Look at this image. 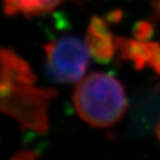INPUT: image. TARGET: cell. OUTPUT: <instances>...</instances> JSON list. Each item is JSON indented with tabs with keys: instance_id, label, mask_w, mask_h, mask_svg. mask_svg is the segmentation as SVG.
<instances>
[{
	"instance_id": "cell-10",
	"label": "cell",
	"mask_w": 160,
	"mask_h": 160,
	"mask_svg": "<svg viewBox=\"0 0 160 160\" xmlns=\"http://www.w3.org/2000/svg\"><path fill=\"white\" fill-rule=\"evenodd\" d=\"M38 158V153L33 150H19L12 155V160H31Z\"/></svg>"
},
{
	"instance_id": "cell-11",
	"label": "cell",
	"mask_w": 160,
	"mask_h": 160,
	"mask_svg": "<svg viewBox=\"0 0 160 160\" xmlns=\"http://www.w3.org/2000/svg\"><path fill=\"white\" fill-rule=\"evenodd\" d=\"M121 18H122V12L120 10H113V11H111V12H109L106 16V19H107L108 22H112V23L120 21Z\"/></svg>"
},
{
	"instance_id": "cell-7",
	"label": "cell",
	"mask_w": 160,
	"mask_h": 160,
	"mask_svg": "<svg viewBox=\"0 0 160 160\" xmlns=\"http://www.w3.org/2000/svg\"><path fill=\"white\" fill-rule=\"evenodd\" d=\"M88 31H90L93 35L101 37L103 39L113 40L115 37L112 36L111 31L108 26V21L106 18H101L99 16H92L90 19L89 26H88Z\"/></svg>"
},
{
	"instance_id": "cell-5",
	"label": "cell",
	"mask_w": 160,
	"mask_h": 160,
	"mask_svg": "<svg viewBox=\"0 0 160 160\" xmlns=\"http://www.w3.org/2000/svg\"><path fill=\"white\" fill-rule=\"evenodd\" d=\"M139 120L143 128L157 125L160 120V81L143 98L139 108Z\"/></svg>"
},
{
	"instance_id": "cell-9",
	"label": "cell",
	"mask_w": 160,
	"mask_h": 160,
	"mask_svg": "<svg viewBox=\"0 0 160 160\" xmlns=\"http://www.w3.org/2000/svg\"><path fill=\"white\" fill-rule=\"evenodd\" d=\"M149 66L160 76V45L157 42H153Z\"/></svg>"
},
{
	"instance_id": "cell-3",
	"label": "cell",
	"mask_w": 160,
	"mask_h": 160,
	"mask_svg": "<svg viewBox=\"0 0 160 160\" xmlns=\"http://www.w3.org/2000/svg\"><path fill=\"white\" fill-rule=\"evenodd\" d=\"M116 49L120 58L131 62L137 70L145 69L150 65V58L153 42L141 40L127 39L122 37H115Z\"/></svg>"
},
{
	"instance_id": "cell-4",
	"label": "cell",
	"mask_w": 160,
	"mask_h": 160,
	"mask_svg": "<svg viewBox=\"0 0 160 160\" xmlns=\"http://www.w3.org/2000/svg\"><path fill=\"white\" fill-rule=\"evenodd\" d=\"M66 1L82 2L86 0H2V5L7 16L21 15L31 18L51 12Z\"/></svg>"
},
{
	"instance_id": "cell-6",
	"label": "cell",
	"mask_w": 160,
	"mask_h": 160,
	"mask_svg": "<svg viewBox=\"0 0 160 160\" xmlns=\"http://www.w3.org/2000/svg\"><path fill=\"white\" fill-rule=\"evenodd\" d=\"M85 42L88 51H89V55L98 62H109L110 60L113 58L115 53L117 52L115 39H103V38L98 37V36L91 33L88 30L86 32Z\"/></svg>"
},
{
	"instance_id": "cell-8",
	"label": "cell",
	"mask_w": 160,
	"mask_h": 160,
	"mask_svg": "<svg viewBox=\"0 0 160 160\" xmlns=\"http://www.w3.org/2000/svg\"><path fill=\"white\" fill-rule=\"evenodd\" d=\"M153 33V27L149 21L141 20L137 22L133 27V37L137 40L148 41Z\"/></svg>"
},
{
	"instance_id": "cell-13",
	"label": "cell",
	"mask_w": 160,
	"mask_h": 160,
	"mask_svg": "<svg viewBox=\"0 0 160 160\" xmlns=\"http://www.w3.org/2000/svg\"><path fill=\"white\" fill-rule=\"evenodd\" d=\"M156 135H157V138L160 142V120L158 121L157 125H156Z\"/></svg>"
},
{
	"instance_id": "cell-1",
	"label": "cell",
	"mask_w": 160,
	"mask_h": 160,
	"mask_svg": "<svg viewBox=\"0 0 160 160\" xmlns=\"http://www.w3.org/2000/svg\"><path fill=\"white\" fill-rule=\"evenodd\" d=\"M72 101L79 117L96 128L112 127L128 109L125 87L107 72H91L81 78L76 85Z\"/></svg>"
},
{
	"instance_id": "cell-2",
	"label": "cell",
	"mask_w": 160,
	"mask_h": 160,
	"mask_svg": "<svg viewBox=\"0 0 160 160\" xmlns=\"http://www.w3.org/2000/svg\"><path fill=\"white\" fill-rule=\"evenodd\" d=\"M43 52L46 72L55 82L69 85L86 76L90 55L85 41L76 36H61L45 43Z\"/></svg>"
},
{
	"instance_id": "cell-12",
	"label": "cell",
	"mask_w": 160,
	"mask_h": 160,
	"mask_svg": "<svg viewBox=\"0 0 160 160\" xmlns=\"http://www.w3.org/2000/svg\"><path fill=\"white\" fill-rule=\"evenodd\" d=\"M153 10H155V13L158 18L160 19V0H153Z\"/></svg>"
}]
</instances>
